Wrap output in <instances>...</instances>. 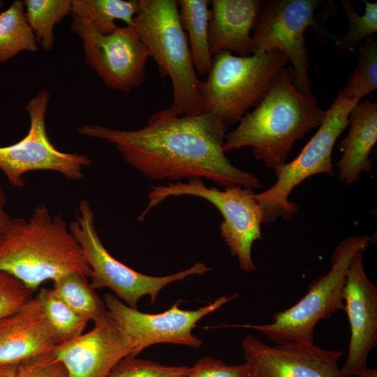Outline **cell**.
Returning a JSON list of instances; mask_svg holds the SVG:
<instances>
[{"label":"cell","mask_w":377,"mask_h":377,"mask_svg":"<svg viewBox=\"0 0 377 377\" xmlns=\"http://www.w3.org/2000/svg\"><path fill=\"white\" fill-rule=\"evenodd\" d=\"M226 131L212 114L177 115L169 109L157 111L137 130L98 124L77 129L80 135L114 145L126 163L153 180L205 178L224 188H261L255 175L237 168L226 156Z\"/></svg>","instance_id":"6da1fadb"},{"label":"cell","mask_w":377,"mask_h":377,"mask_svg":"<svg viewBox=\"0 0 377 377\" xmlns=\"http://www.w3.org/2000/svg\"><path fill=\"white\" fill-rule=\"evenodd\" d=\"M325 114L313 94L296 88L293 69L283 68L260 104L226 135L223 150L251 147L257 160L274 169L286 163L295 142L319 126Z\"/></svg>","instance_id":"7a4b0ae2"},{"label":"cell","mask_w":377,"mask_h":377,"mask_svg":"<svg viewBox=\"0 0 377 377\" xmlns=\"http://www.w3.org/2000/svg\"><path fill=\"white\" fill-rule=\"evenodd\" d=\"M0 270L34 291L47 280L70 273L91 275L82 249L60 214L52 216L45 205L28 220H10L0 236Z\"/></svg>","instance_id":"3957f363"},{"label":"cell","mask_w":377,"mask_h":377,"mask_svg":"<svg viewBox=\"0 0 377 377\" xmlns=\"http://www.w3.org/2000/svg\"><path fill=\"white\" fill-rule=\"evenodd\" d=\"M133 26L149 57L156 61L160 76L169 77L172 87V105L177 115L202 114V80L195 70L176 0H139Z\"/></svg>","instance_id":"277c9868"},{"label":"cell","mask_w":377,"mask_h":377,"mask_svg":"<svg viewBox=\"0 0 377 377\" xmlns=\"http://www.w3.org/2000/svg\"><path fill=\"white\" fill-rule=\"evenodd\" d=\"M288 61L286 54L277 50L245 57L227 51L214 55L207 77L201 84L202 114L215 115L228 129L250 108L260 104Z\"/></svg>","instance_id":"5b68a950"},{"label":"cell","mask_w":377,"mask_h":377,"mask_svg":"<svg viewBox=\"0 0 377 377\" xmlns=\"http://www.w3.org/2000/svg\"><path fill=\"white\" fill-rule=\"evenodd\" d=\"M369 236L351 235L335 248L332 268L308 286L307 293L295 305L276 313L268 324L225 325L226 327L252 329L263 334L276 345L314 343V330L320 320L327 319L344 310L343 287L350 263L361 249H366Z\"/></svg>","instance_id":"8992f818"},{"label":"cell","mask_w":377,"mask_h":377,"mask_svg":"<svg viewBox=\"0 0 377 377\" xmlns=\"http://www.w3.org/2000/svg\"><path fill=\"white\" fill-rule=\"evenodd\" d=\"M359 101L346 97L341 90L319 128L300 154L292 161L274 168L276 178L269 188L255 193V198L263 213V223L275 222L281 217L291 221L299 210V205L288 200L295 186L305 179L316 174L334 176L332 152L339 135L349 125V113Z\"/></svg>","instance_id":"52a82bcc"},{"label":"cell","mask_w":377,"mask_h":377,"mask_svg":"<svg viewBox=\"0 0 377 377\" xmlns=\"http://www.w3.org/2000/svg\"><path fill=\"white\" fill-rule=\"evenodd\" d=\"M181 195L203 198L218 209L223 218L220 234L231 254L237 257L241 269L254 271L251 249L253 242L262 239L263 213L253 190L237 186L221 191L216 187H207L201 179L154 186L148 194V204L139 220H143L153 207L167 198Z\"/></svg>","instance_id":"ba28073f"},{"label":"cell","mask_w":377,"mask_h":377,"mask_svg":"<svg viewBox=\"0 0 377 377\" xmlns=\"http://www.w3.org/2000/svg\"><path fill=\"white\" fill-rule=\"evenodd\" d=\"M68 228L90 267L91 286L94 289L110 288L117 298L134 309H138V303L143 296H149L151 304H154L159 292L169 283L211 270L203 263L164 276H149L133 270L105 249L95 228L94 210L84 199L80 202L75 219Z\"/></svg>","instance_id":"9c48e42d"},{"label":"cell","mask_w":377,"mask_h":377,"mask_svg":"<svg viewBox=\"0 0 377 377\" xmlns=\"http://www.w3.org/2000/svg\"><path fill=\"white\" fill-rule=\"evenodd\" d=\"M322 1L272 0L262 1L260 10L251 38V54L256 52L279 50L293 66L294 82L303 94H310L309 54L305 31L311 27L338 43L329 34L316 18V10Z\"/></svg>","instance_id":"30bf717a"},{"label":"cell","mask_w":377,"mask_h":377,"mask_svg":"<svg viewBox=\"0 0 377 377\" xmlns=\"http://www.w3.org/2000/svg\"><path fill=\"white\" fill-rule=\"evenodd\" d=\"M50 93L42 89L25 106L30 125L27 134L20 141L0 147V170L7 180L17 188L25 185L23 175L34 170H52L66 178L83 177L84 167L91 163L89 156L59 151L51 142L45 128V113Z\"/></svg>","instance_id":"8fae6325"},{"label":"cell","mask_w":377,"mask_h":377,"mask_svg":"<svg viewBox=\"0 0 377 377\" xmlns=\"http://www.w3.org/2000/svg\"><path fill=\"white\" fill-rule=\"evenodd\" d=\"M72 17L71 28L82 40L87 65L108 87L128 93L145 82L149 55L133 26L103 35L87 20Z\"/></svg>","instance_id":"7c38bea8"},{"label":"cell","mask_w":377,"mask_h":377,"mask_svg":"<svg viewBox=\"0 0 377 377\" xmlns=\"http://www.w3.org/2000/svg\"><path fill=\"white\" fill-rule=\"evenodd\" d=\"M235 297L225 295L195 310L180 309L183 301L179 300L159 313L132 309L112 294H105L104 302L110 317L130 340L133 356H136L145 348L160 343L200 347L202 341L192 334L196 323Z\"/></svg>","instance_id":"4fadbf2b"},{"label":"cell","mask_w":377,"mask_h":377,"mask_svg":"<svg viewBox=\"0 0 377 377\" xmlns=\"http://www.w3.org/2000/svg\"><path fill=\"white\" fill-rule=\"evenodd\" d=\"M242 348L252 377H346L338 364L340 350L314 343L271 346L252 335L242 339Z\"/></svg>","instance_id":"5bb4252c"},{"label":"cell","mask_w":377,"mask_h":377,"mask_svg":"<svg viewBox=\"0 0 377 377\" xmlns=\"http://www.w3.org/2000/svg\"><path fill=\"white\" fill-rule=\"evenodd\" d=\"M360 249L346 274L343 299L350 327L348 356L341 367L346 377L357 376L367 367L371 350L377 345V287L367 276Z\"/></svg>","instance_id":"9a60e30c"},{"label":"cell","mask_w":377,"mask_h":377,"mask_svg":"<svg viewBox=\"0 0 377 377\" xmlns=\"http://www.w3.org/2000/svg\"><path fill=\"white\" fill-rule=\"evenodd\" d=\"M53 353L70 377H108L120 360L133 355V347L108 312L91 330L59 344Z\"/></svg>","instance_id":"2e32d148"},{"label":"cell","mask_w":377,"mask_h":377,"mask_svg":"<svg viewBox=\"0 0 377 377\" xmlns=\"http://www.w3.org/2000/svg\"><path fill=\"white\" fill-rule=\"evenodd\" d=\"M59 345L36 297L0 321V365L20 364Z\"/></svg>","instance_id":"e0dca14e"},{"label":"cell","mask_w":377,"mask_h":377,"mask_svg":"<svg viewBox=\"0 0 377 377\" xmlns=\"http://www.w3.org/2000/svg\"><path fill=\"white\" fill-rule=\"evenodd\" d=\"M263 1L212 0L208 28L210 53L223 51L240 57L251 54V31L259 14Z\"/></svg>","instance_id":"ac0fdd59"},{"label":"cell","mask_w":377,"mask_h":377,"mask_svg":"<svg viewBox=\"0 0 377 377\" xmlns=\"http://www.w3.org/2000/svg\"><path fill=\"white\" fill-rule=\"evenodd\" d=\"M348 134L339 144L343 155L337 163L341 181L350 184L369 172L370 152L377 141V103L372 97L357 103L349 113Z\"/></svg>","instance_id":"d6986e66"},{"label":"cell","mask_w":377,"mask_h":377,"mask_svg":"<svg viewBox=\"0 0 377 377\" xmlns=\"http://www.w3.org/2000/svg\"><path fill=\"white\" fill-rule=\"evenodd\" d=\"M181 25L188 34V43L196 73L207 75L212 66L208 39L210 1H177Z\"/></svg>","instance_id":"ffe728a7"},{"label":"cell","mask_w":377,"mask_h":377,"mask_svg":"<svg viewBox=\"0 0 377 377\" xmlns=\"http://www.w3.org/2000/svg\"><path fill=\"white\" fill-rule=\"evenodd\" d=\"M139 7V0H72L71 14L87 20L98 33L108 35L117 29L116 20L133 26Z\"/></svg>","instance_id":"44dd1931"},{"label":"cell","mask_w":377,"mask_h":377,"mask_svg":"<svg viewBox=\"0 0 377 377\" xmlns=\"http://www.w3.org/2000/svg\"><path fill=\"white\" fill-rule=\"evenodd\" d=\"M38 43L25 15L24 1L15 0L0 13V63L23 51L35 52Z\"/></svg>","instance_id":"7402d4cb"},{"label":"cell","mask_w":377,"mask_h":377,"mask_svg":"<svg viewBox=\"0 0 377 377\" xmlns=\"http://www.w3.org/2000/svg\"><path fill=\"white\" fill-rule=\"evenodd\" d=\"M86 278L75 273L67 274L54 280L52 288L75 312L89 321L96 323L104 318L108 311L105 302Z\"/></svg>","instance_id":"603a6c76"},{"label":"cell","mask_w":377,"mask_h":377,"mask_svg":"<svg viewBox=\"0 0 377 377\" xmlns=\"http://www.w3.org/2000/svg\"><path fill=\"white\" fill-rule=\"evenodd\" d=\"M27 22L37 43L45 51L54 43V28L71 13L72 0H24Z\"/></svg>","instance_id":"cb8c5ba5"},{"label":"cell","mask_w":377,"mask_h":377,"mask_svg":"<svg viewBox=\"0 0 377 377\" xmlns=\"http://www.w3.org/2000/svg\"><path fill=\"white\" fill-rule=\"evenodd\" d=\"M52 327L59 344L83 334L89 320L75 312L54 292L43 288L36 296Z\"/></svg>","instance_id":"d4e9b609"},{"label":"cell","mask_w":377,"mask_h":377,"mask_svg":"<svg viewBox=\"0 0 377 377\" xmlns=\"http://www.w3.org/2000/svg\"><path fill=\"white\" fill-rule=\"evenodd\" d=\"M357 47V67L341 90L346 97L360 101L377 88V43L371 36Z\"/></svg>","instance_id":"484cf974"},{"label":"cell","mask_w":377,"mask_h":377,"mask_svg":"<svg viewBox=\"0 0 377 377\" xmlns=\"http://www.w3.org/2000/svg\"><path fill=\"white\" fill-rule=\"evenodd\" d=\"M365 5L364 13L358 15L348 0L340 1L348 22L346 34L338 40V52L345 53L354 50L357 45L377 31V3L362 1Z\"/></svg>","instance_id":"4316f807"},{"label":"cell","mask_w":377,"mask_h":377,"mask_svg":"<svg viewBox=\"0 0 377 377\" xmlns=\"http://www.w3.org/2000/svg\"><path fill=\"white\" fill-rule=\"evenodd\" d=\"M190 367L165 366L128 355L120 360L108 377H184Z\"/></svg>","instance_id":"83f0119b"},{"label":"cell","mask_w":377,"mask_h":377,"mask_svg":"<svg viewBox=\"0 0 377 377\" xmlns=\"http://www.w3.org/2000/svg\"><path fill=\"white\" fill-rule=\"evenodd\" d=\"M34 291L12 274L0 270V321L32 299Z\"/></svg>","instance_id":"f1b7e54d"},{"label":"cell","mask_w":377,"mask_h":377,"mask_svg":"<svg viewBox=\"0 0 377 377\" xmlns=\"http://www.w3.org/2000/svg\"><path fill=\"white\" fill-rule=\"evenodd\" d=\"M184 377H252L249 366L227 365L223 361L209 356L200 358Z\"/></svg>","instance_id":"f546056e"},{"label":"cell","mask_w":377,"mask_h":377,"mask_svg":"<svg viewBox=\"0 0 377 377\" xmlns=\"http://www.w3.org/2000/svg\"><path fill=\"white\" fill-rule=\"evenodd\" d=\"M16 377H70L52 352L31 357L18 364Z\"/></svg>","instance_id":"4dcf8cb0"},{"label":"cell","mask_w":377,"mask_h":377,"mask_svg":"<svg viewBox=\"0 0 377 377\" xmlns=\"http://www.w3.org/2000/svg\"><path fill=\"white\" fill-rule=\"evenodd\" d=\"M6 197L0 183V236L8 225L11 219L5 210Z\"/></svg>","instance_id":"1f68e13d"},{"label":"cell","mask_w":377,"mask_h":377,"mask_svg":"<svg viewBox=\"0 0 377 377\" xmlns=\"http://www.w3.org/2000/svg\"><path fill=\"white\" fill-rule=\"evenodd\" d=\"M18 364L0 365V377H16Z\"/></svg>","instance_id":"d6a6232c"},{"label":"cell","mask_w":377,"mask_h":377,"mask_svg":"<svg viewBox=\"0 0 377 377\" xmlns=\"http://www.w3.org/2000/svg\"><path fill=\"white\" fill-rule=\"evenodd\" d=\"M357 377H377V369L367 367Z\"/></svg>","instance_id":"836d02e7"},{"label":"cell","mask_w":377,"mask_h":377,"mask_svg":"<svg viewBox=\"0 0 377 377\" xmlns=\"http://www.w3.org/2000/svg\"><path fill=\"white\" fill-rule=\"evenodd\" d=\"M3 5H4L3 1L0 0V7L3 6Z\"/></svg>","instance_id":"e575fe53"}]
</instances>
